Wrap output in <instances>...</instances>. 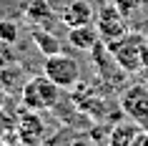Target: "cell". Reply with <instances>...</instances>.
I'll list each match as a JSON object with an SVG mask.
<instances>
[{
  "instance_id": "cell-1",
  "label": "cell",
  "mask_w": 148,
  "mask_h": 146,
  "mask_svg": "<svg viewBox=\"0 0 148 146\" xmlns=\"http://www.w3.org/2000/svg\"><path fill=\"white\" fill-rule=\"evenodd\" d=\"M108 53L125 73H138L148 66V38L140 33H125L123 38L108 43Z\"/></svg>"
},
{
  "instance_id": "cell-2",
  "label": "cell",
  "mask_w": 148,
  "mask_h": 146,
  "mask_svg": "<svg viewBox=\"0 0 148 146\" xmlns=\"http://www.w3.org/2000/svg\"><path fill=\"white\" fill-rule=\"evenodd\" d=\"M60 86H55L50 78L43 73V76L28 78L20 88L23 93V103L30 111H48V108H55L58 101H60Z\"/></svg>"
},
{
  "instance_id": "cell-3",
  "label": "cell",
  "mask_w": 148,
  "mask_h": 146,
  "mask_svg": "<svg viewBox=\"0 0 148 146\" xmlns=\"http://www.w3.org/2000/svg\"><path fill=\"white\" fill-rule=\"evenodd\" d=\"M43 73H45L55 86L60 88H73L80 81V63L78 58H73L70 53L60 51L55 55H48L43 61Z\"/></svg>"
},
{
  "instance_id": "cell-4",
  "label": "cell",
  "mask_w": 148,
  "mask_h": 146,
  "mask_svg": "<svg viewBox=\"0 0 148 146\" xmlns=\"http://www.w3.org/2000/svg\"><path fill=\"white\" fill-rule=\"evenodd\" d=\"M95 28L101 33V40L108 46V43L123 38L125 33H128V15H123L113 3L110 5H103L95 13Z\"/></svg>"
},
{
  "instance_id": "cell-5",
  "label": "cell",
  "mask_w": 148,
  "mask_h": 146,
  "mask_svg": "<svg viewBox=\"0 0 148 146\" xmlns=\"http://www.w3.org/2000/svg\"><path fill=\"white\" fill-rule=\"evenodd\" d=\"M121 108L136 123H140V126L148 123V86H143V83L128 86L121 93Z\"/></svg>"
},
{
  "instance_id": "cell-6",
  "label": "cell",
  "mask_w": 148,
  "mask_h": 146,
  "mask_svg": "<svg viewBox=\"0 0 148 146\" xmlns=\"http://www.w3.org/2000/svg\"><path fill=\"white\" fill-rule=\"evenodd\" d=\"M23 18L33 30H53L55 20H60L45 0H28L23 5Z\"/></svg>"
},
{
  "instance_id": "cell-7",
  "label": "cell",
  "mask_w": 148,
  "mask_h": 146,
  "mask_svg": "<svg viewBox=\"0 0 148 146\" xmlns=\"http://www.w3.org/2000/svg\"><path fill=\"white\" fill-rule=\"evenodd\" d=\"M58 18H60V23L65 28H78V25L95 23V10L88 0H68Z\"/></svg>"
},
{
  "instance_id": "cell-8",
  "label": "cell",
  "mask_w": 148,
  "mask_h": 146,
  "mask_svg": "<svg viewBox=\"0 0 148 146\" xmlns=\"http://www.w3.org/2000/svg\"><path fill=\"white\" fill-rule=\"evenodd\" d=\"M68 43L75 48V51H93V48H98V43H103V40H101V33H98L95 23H90V25L68 28Z\"/></svg>"
},
{
  "instance_id": "cell-9",
  "label": "cell",
  "mask_w": 148,
  "mask_h": 146,
  "mask_svg": "<svg viewBox=\"0 0 148 146\" xmlns=\"http://www.w3.org/2000/svg\"><path fill=\"white\" fill-rule=\"evenodd\" d=\"M143 129L140 123H136L131 118V121H121L116 123L113 129L108 131V138H106V146H131L133 138H136V134Z\"/></svg>"
},
{
  "instance_id": "cell-10",
  "label": "cell",
  "mask_w": 148,
  "mask_h": 146,
  "mask_svg": "<svg viewBox=\"0 0 148 146\" xmlns=\"http://www.w3.org/2000/svg\"><path fill=\"white\" fill-rule=\"evenodd\" d=\"M30 38H33V43H35V48L43 53V58L55 55V53H60V51H63L60 38H58L53 30H33Z\"/></svg>"
},
{
  "instance_id": "cell-11",
  "label": "cell",
  "mask_w": 148,
  "mask_h": 146,
  "mask_svg": "<svg viewBox=\"0 0 148 146\" xmlns=\"http://www.w3.org/2000/svg\"><path fill=\"white\" fill-rule=\"evenodd\" d=\"M18 38H20V23L13 18H0V43L13 46L18 43Z\"/></svg>"
},
{
  "instance_id": "cell-12",
  "label": "cell",
  "mask_w": 148,
  "mask_h": 146,
  "mask_svg": "<svg viewBox=\"0 0 148 146\" xmlns=\"http://www.w3.org/2000/svg\"><path fill=\"white\" fill-rule=\"evenodd\" d=\"M110 3H113V5H116L121 13H123V15H131L133 10L140 5V0H110Z\"/></svg>"
},
{
  "instance_id": "cell-13",
  "label": "cell",
  "mask_w": 148,
  "mask_h": 146,
  "mask_svg": "<svg viewBox=\"0 0 148 146\" xmlns=\"http://www.w3.org/2000/svg\"><path fill=\"white\" fill-rule=\"evenodd\" d=\"M131 146H148V129H140L138 134H136V138H133Z\"/></svg>"
}]
</instances>
